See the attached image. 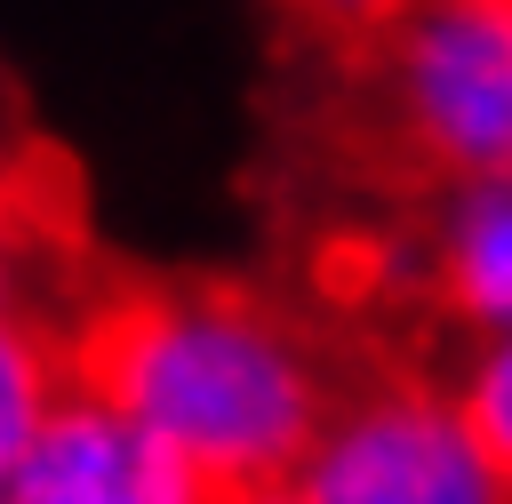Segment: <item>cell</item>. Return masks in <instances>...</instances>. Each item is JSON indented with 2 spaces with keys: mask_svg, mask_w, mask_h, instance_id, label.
<instances>
[{
  "mask_svg": "<svg viewBox=\"0 0 512 504\" xmlns=\"http://www.w3.org/2000/svg\"><path fill=\"white\" fill-rule=\"evenodd\" d=\"M56 360L64 392L152 432L208 496L296 480L344 392L288 304L248 280L184 272L80 288L56 320Z\"/></svg>",
  "mask_w": 512,
  "mask_h": 504,
  "instance_id": "cell-1",
  "label": "cell"
},
{
  "mask_svg": "<svg viewBox=\"0 0 512 504\" xmlns=\"http://www.w3.org/2000/svg\"><path fill=\"white\" fill-rule=\"evenodd\" d=\"M376 96L416 176H512V16L496 0H408L376 40Z\"/></svg>",
  "mask_w": 512,
  "mask_h": 504,
  "instance_id": "cell-2",
  "label": "cell"
},
{
  "mask_svg": "<svg viewBox=\"0 0 512 504\" xmlns=\"http://www.w3.org/2000/svg\"><path fill=\"white\" fill-rule=\"evenodd\" d=\"M296 488L312 504H512V488L464 432L448 384L400 368L336 392Z\"/></svg>",
  "mask_w": 512,
  "mask_h": 504,
  "instance_id": "cell-3",
  "label": "cell"
},
{
  "mask_svg": "<svg viewBox=\"0 0 512 504\" xmlns=\"http://www.w3.org/2000/svg\"><path fill=\"white\" fill-rule=\"evenodd\" d=\"M0 504H216L152 432L112 416L88 392H64L8 472Z\"/></svg>",
  "mask_w": 512,
  "mask_h": 504,
  "instance_id": "cell-4",
  "label": "cell"
},
{
  "mask_svg": "<svg viewBox=\"0 0 512 504\" xmlns=\"http://www.w3.org/2000/svg\"><path fill=\"white\" fill-rule=\"evenodd\" d=\"M424 296L472 328V344L512 336V176L440 192L424 232Z\"/></svg>",
  "mask_w": 512,
  "mask_h": 504,
  "instance_id": "cell-5",
  "label": "cell"
},
{
  "mask_svg": "<svg viewBox=\"0 0 512 504\" xmlns=\"http://www.w3.org/2000/svg\"><path fill=\"white\" fill-rule=\"evenodd\" d=\"M56 256H72V216L48 208L40 176L0 168V328H48V296L56 288Z\"/></svg>",
  "mask_w": 512,
  "mask_h": 504,
  "instance_id": "cell-6",
  "label": "cell"
},
{
  "mask_svg": "<svg viewBox=\"0 0 512 504\" xmlns=\"http://www.w3.org/2000/svg\"><path fill=\"white\" fill-rule=\"evenodd\" d=\"M64 400V360L48 328H0V488L40 440L48 408Z\"/></svg>",
  "mask_w": 512,
  "mask_h": 504,
  "instance_id": "cell-7",
  "label": "cell"
},
{
  "mask_svg": "<svg viewBox=\"0 0 512 504\" xmlns=\"http://www.w3.org/2000/svg\"><path fill=\"white\" fill-rule=\"evenodd\" d=\"M464 432L480 440V456L496 464V480L512 488V336H488L464 352V376L448 384Z\"/></svg>",
  "mask_w": 512,
  "mask_h": 504,
  "instance_id": "cell-8",
  "label": "cell"
},
{
  "mask_svg": "<svg viewBox=\"0 0 512 504\" xmlns=\"http://www.w3.org/2000/svg\"><path fill=\"white\" fill-rule=\"evenodd\" d=\"M288 16H304L312 32H328V40H360V48H376L392 24H400V8L408 0H280Z\"/></svg>",
  "mask_w": 512,
  "mask_h": 504,
  "instance_id": "cell-9",
  "label": "cell"
},
{
  "mask_svg": "<svg viewBox=\"0 0 512 504\" xmlns=\"http://www.w3.org/2000/svg\"><path fill=\"white\" fill-rule=\"evenodd\" d=\"M216 504H312L296 480H272V488H240V496H216Z\"/></svg>",
  "mask_w": 512,
  "mask_h": 504,
  "instance_id": "cell-10",
  "label": "cell"
},
{
  "mask_svg": "<svg viewBox=\"0 0 512 504\" xmlns=\"http://www.w3.org/2000/svg\"><path fill=\"white\" fill-rule=\"evenodd\" d=\"M496 8H504V16H512V0H496Z\"/></svg>",
  "mask_w": 512,
  "mask_h": 504,
  "instance_id": "cell-11",
  "label": "cell"
}]
</instances>
